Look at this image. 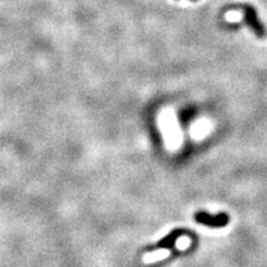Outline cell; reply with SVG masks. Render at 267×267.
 I'll use <instances>...</instances> for the list:
<instances>
[{
  "instance_id": "6da1fadb",
  "label": "cell",
  "mask_w": 267,
  "mask_h": 267,
  "mask_svg": "<svg viewBox=\"0 0 267 267\" xmlns=\"http://www.w3.org/2000/svg\"><path fill=\"white\" fill-rule=\"evenodd\" d=\"M196 222L203 225L213 226V228H224L229 224V215L225 213H219L217 215H211L206 212H198L196 214Z\"/></svg>"
},
{
  "instance_id": "7a4b0ae2",
  "label": "cell",
  "mask_w": 267,
  "mask_h": 267,
  "mask_svg": "<svg viewBox=\"0 0 267 267\" xmlns=\"http://www.w3.org/2000/svg\"><path fill=\"white\" fill-rule=\"evenodd\" d=\"M244 20H245L246 24L252 28V31H254L258 37L266 36L265 27H263V25L261 24L260 20H258L256 10H255L252 7H250V5L244 7Z\"/></svg>"
},
{
  "instance_id": "3957f363",
  "label": "cell",
  "mask_w": 267,
  "mask_h": 267,
  "mask_svg": "<svg viewBox=\"0 0 267 267\" xmlns=\"http://www.w3.org/2000/svg\"><path fill=\"white\" fill-rule=\"evenodd\" d=\"M185 234V231L183 230H173L171 232V234H168L167 236L163 238L162 240L159 241V244H157V248L159 249H172L174 246V244H176V241L178 240V238L181 236V235Z\"/></svg>"
},
{
  "instance_id": "277c9868",
  "label": "cell",
  "mask_w": 267,
  "mask_h": 267,
  "mask_svg": "<svg viewBox=\"0 0 267 267\" xmlns=\"http://www.w3.org/2000/svg\"><path fill=\"white\" fill-rule=\"evenodd\" d=\"M193 2H194V0H193Z\"/></svg>"
}]
</instances>
